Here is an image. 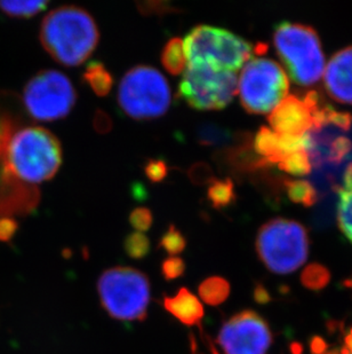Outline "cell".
Instances as JSON below:
<instances>
[{
	"label": "cell",
	"mask_w": 352,
	"mask_h": 354,
	"mask_svg": "<svg viewBox=\"0 0 352 354\" xmlns=\"http://www.w3.org/2000/svg\"><path fill=\"white\" fill-rule=\"evenodd\" d=\"M188 64H204L237 73L252 59L253 46L247 40L223 28L200 24L183 39Z\"/></svg>",
	"instance_id": "obj_4"
},
{
	"label": "cell",
	"mask_w": 352,
	"mask_h": 354,
	"mask_svg": "<svg viewBox=\"0 0 352 354\" xmlns=\"http://www.w3.org/2000/svg\"><path fill=\"white\" fill-rule=\"evenodd\" d=\"M235 189L233 181L230 179L226 180H214L211 183L207 189V198L215 209H223L229 207L235 201Z\"/></svg>",
	"instance_id": "obj_21"
},
{
	"label": "cell",
	"mask_w": 352,
	"mask_h": 354,
	"mask_svg": "<svg viewBox=\"0 0 352 354\" xmlns=\"http://www.w3.org/2000/svg\"><path fill=\"white\" fill-rule=\"evenodd\" d=\"M189 177L196 185H210L215 179L213 177L212 169L205 163H197L190 167Z\"/></svg>",
	"instance_id": "obj_32"
},
{
	"label": "cell",
	"mask_w": 352,
	"mask_h": 354,
	"mask_svg": "<svg viewBox=\"0 0 352 354\" xmlns=\"http://www.w3.org/2000/svg\"><path fill=\"white\" fill-rule=\"evenodd\" d=\"M338 219L343 234L352 242V165L344 176V186L340 188Z\"/></svg>",
	"instance_id": "obj_15"
},
{
	"label": "cell",
	"mask_w": 352,
	"mask_h": 354,
	"mask_svg": "<svg viewBox=\"0 0 352 354\" xmlns=\"http://www.w3.org/2000/svg\"><path fill=\"white\" fill-rule=\"evenodd\" d=\"M310 352L311 354H325L329 345L324 338L320 336H313L309 342Z\"/></svg>",
	"instance_id": "obj_36"
},
{
	"label": "cell",
	"mask_w": 352,
	"mask_h": 354,
	"mask_svg": "<svg viewBox=\"0 0 352 354\" xmlns=\"http://www.w3.org/2000/svg\"><path fill=\"white\" fill-rule=\"evenodd\" d=\"M40 43L57 64L77 67L97 48L100 32L94 17L78 6H61L47 14L39 32Z\"/></svg>",
	"instance_id": "obj_1"
},
{
	"label": "cell",
	"mask_w": 352,
	"mask_h": 354,
	"mask_svg": "<svg viewBox=\"0 0 352 354\" xmlns=\"http://www.w3.org/2000/svg\"><path fill=\"white\" fill-rule=\"evenodd\" d=\"M163 304L170 315L188 327L199 326L205 315L203 303L186 288H181L172 297L164 298Z\"/></svg>",
	"instance_id": "obj_14"
},
{
	"label": "cell",
	"mask_w": 352,
	"mask_h": 354,
	"mask_svg": "<svg viewBox=\"0 0 352 354\" xmlns=\"http://www.w3.org/2000/svg\"><path fill=\"white\" fill-rule=\"evenodd\" d=\"M324 82L333 100L352 104V46L333 55L325 67Z\"/></svg>",
	"instance_id": "obj_13"
},
{
	"label": "cell",
	"mask_w": 352,
	"mask_h": 354,
	"mask_svg": "<svg viewBox=\"0 0 352 354\" xmlns=\"http://www.w3.org/2000/svg\"><path fill=\"white\" fill-rule=\"evenodd\" d=\"M48 6V1H0V10L10 17L29 19Z\"/></svg>",
	"instance_id": "obj_20"
},
{
	"label": "cell",
	"mask_w": 352,
	"mask_h": 354,
	"mask_svg": "<svg viewBox=\"0 0 352 354\" xmlns=\"http://www.w3.org/2000/svg\"><path fill=\"white\" fill-rule=\"evenodd\" d=\"M327 122H332V123L336 124L338 127L348 130L350 125H351V116L349 114H346V113H336L334 111H329Z\"/></svg>",
	"instance_id": "obj_35"
},
{
	"label": "cell",
	"mask_w": 352,
	"mask_h": 354,
	"mask_svg": "<svg viewBox=\"0 0 352 354\" xmlns=\"http://www.w3.org/2000/svg\"><path fill=\"white\" fill-rule=\"evenodd\" d=\"M327 354H340L339 351H336V350H334V351L329 352V353Z\"/></svg>",
	"instance_id": "obj_42"
},
{
	"label": "cell",
	"mask_w": 352,
	"mask_h": 354,
	"mask_svg": "<svg viewBox=\"0 0 352 354\" xmlns=\"http://www.w3.org/2000/svg\"><path fill=\"white\" fill-rule=\"evenodd\" d=\"M83 80L99 97H106L113 88V77L100 61H93L84 71Z\"/></svg>",
	"instance_id": "obj_16"
},
{
	"label": "cell",
	"mask_w": 352,
	"mask_h": 354,
	"mask_svg": "<svg viewBox=\"0 0 352 354\" xmlns=\"http://www.w3.org/2000/svg\"><path fill=\"white\" fill-rule=\"evenodd\" d=\"M101 303L110 317L119 321H143L150 303V282L132 268H109L97 281Z\"/></svg>",
	"instance_id": "obj_7"
},
{
	"label": "cell",
	"mask_w": 352,
	"mask_h": 354,
	"mask_svg": "<svg viewBox=\"0 0 352 354\" xmlns=\"http://www.w3.org/2000/svg\"><path fill=\"white\" fill-rule=\"evenodd\" d=\"M350 336H351V337H352V328H351V330H350Z\"/></svg>",
	"instance_id": "obj_43"
},
{
	"label": "cell",
	"mask_w": 352,
	"mask_h": 354,
	"mask_svg": "<svg viewBox=\"0 0 352 354\" xmlns=\"http://www.w3.org/2000/svg\"><path fill=\"white\" fill-rule=\"evenodd\" d=\"M269 123L280 136H303L313 127V116L304 101L287 95L270 113Z\"/></svg>",
	"instance_id": "obj_12"
},
{
	"label": "cell",
	"mask_w": 352,
	"mask_h": 354,
	"mask_svg": "<svg viewBox=\"0 0 352 354\" xmlns=\"http://www.w3.org/2000/svg\"><path fill=\"white\" fill-rule=\"evenodd\" d=\"M124 249L130 258L142 259L149 254V239L143 233L134 232L132 234L127 235L126 239L124 241Z\"/></svg>",
	"instance_id": "obj_26"
},
{
	"label": "cell",
	"mask_w": 352,
	"mask_h": 354,
	"mask_svg": "<svg viewBox=\"0 0 352 354\" xmlns=\"http://www.w3.org/2000/svg\"><path fill=\"white\" fill-rule=\"evenodd\" d=\"M223 354H266L273 343L269 326L254 311H243L223 324L217 337Z\"/></svg>",
	"instance_id": "obj_11"
},
{
	"label": "cell",
	"mask_w": 352,
	"mask_h": 354,
	"mask_svg": "<svg viewBox=\"0 0 352 354\" xmlns=\"http://www.w3.org/2000/svg\"><path fill=\"white\" fill-rule=\"evenodd\" d=\"M186 57L183 39L174 37L167 41L162 50V64L167 73L174 76L183 74L186 68Z\"/></svg>",
	"instance_id": "obj_17"
},
{
	"label": "cell",
	"mask_w": 352,
	"mask_h": 354,
	"mask_svg": "<svg viewBox=\"0 0 352 354\" xmlns=\"http://www.w3.org/2000/svg\"><path fill=\"white\" fill-rule=\"evenodd\" d=\"M351 144L346 138H339L332 145V160H341L349 153Z\"/></svg>",
	"instance_id": "obj_34"
},
{
	"label": "cell",
	"mask_w": 352,
	"mask_h": 354,
	"mask_svg": "<svg viewBox=\"0 0 352 354\" xmlns=\"http://www.w3.org/2000/svg\"><path fill=\"white\" fill-rule=\"evenodd\" d=\"M117 100L121 111L133 120L159 118L170 107V84L156 68L135 66L120 82Z\"/></svg>",
	"instance_id": "obj_5"
},
{
	"label": "cell",
	"mask_w": 352,
	"mask_h": 354,
	"mask_svg": "<svg viewBox=\"0 0 352 354\" xmlns=\"http://www.w3.org/2000/svg\"><path fill=\"white\" fill-rule=\"evenodd\" d=\"M277 53L289 77L301 86L316 84L325 71V57L318 35L304 24L282 22L273 35Z\"/></svg>",
	"instance_id": "obj_3"
},
{
	"label": "cell",
	"mask_w": 352,
	"mask_h": 354,
	"mask_svg": "<svg viewBox=\"0 0 352 354\" xmlns=\"http://www.w3.org/2000/svg\"><path fill=\"white\" fill-rule=\"evenodd\" d=\"M186 237L183 236L182 233L174 225H170L160 239L159 248L164 249L170 256L181 254L186 249Z\"/></svg>",
	"instance_id": "obj_27"
},
{
	"label": "cell",
	"mask_w": 352,
	"mask_h": 354,
	"mask_svg": "<svg viewBox=\"0 0 352 354\" xmlns=\"http://www.w3.org/2000/svg\"><path fill=\"white\" fill-rule=\"evenodd\" d=\"M153 217L148 207H137L130 214V224L139 233L146 232L153 225Z\"/></svg>",
	"instance_id": "obj_29"
},
{
	"label": "cell",
	"mask_w": 352,
	"mask_h": 354,
	"mask_svg": "<svg viewBox=\"0 0 352 354\" xmlns=\"http://www.w3.org/2000/svg\"><path fill=\"white\" fill-rule=\"evenodd\" d=\"M254 299L256 303L259 304H269L270 301H273V298L270 296L269 291L266 290V288L263 287L262 284H257L255 289H254Z\"/></svg>",
	"instance_id": "obj_37"
},
{
	"label": "cell",
	"mask_w": 352,
	"mask_h": 354,
	"mask_svg": "<svg viewBox=\"0 0 352 354\" xmlns=\"http://www.w3.org/2000/svg\"><path fill=\"white\" fill-rule=\"evenodd\" d=\"M94 130L101 134H106L113 129V120L106 111H97L94 114L93 118Z\"/></svg>",
	"instance_id": "obj_33"
},
{
	"label": "cell",
	"mask_w": 352,
	"mask_h": 354,
	"mask_svg": "<svg viewBox=\"0 0 352 354\" xmlns=\"http://www.w3.org/2000/svg\"><path fill=\"white\" fill-rule=\"evenodd\" d=\"M231 139V133L226 129L213 123L200 124L196 130V140L202 146H221Z\"/></svg>",
	"instance_id": "obj_22"
},
{
	"label": "cell",
	"mask_w": 352,
	"mask_h": 354,
	"mask_svg": "<svg viewBox=\"0 0 352 354\" xmlns=\"http://www.w3.org/2000/svg\"><path fill=\"white\" fill-rule=\"evenodd\" d=\"M340 327L339 322H336V321H329L327 322V329H329V333H334V331Z\"/></svg>",
	"instance_id": "obj_39"
},
{
	"label": "cell",
	"mask_w": 352,
	"mask_h": 354,
	"mask_svg": "<svg viewBox=\"0 0 352 354\" xmlns=\"http://www.w3.org/2000/svg\"><path fill=\"white\" fill-rule=\"evenodd\" d=\"M76 101V88L71 80L53 69L39 71L24 87V106L37 120L53 122L67 118Z\"/></svg>",
	"instance_id": "obj_10"
},
{
	"label": "cell",
	"mask_w": 352,
	"mask_h": 354,
	"mask_svg": "<svg viewBox=\"0 0 352 354\" xmlns=\"http://www.w3.org/2000/svg\"><path fill=\"white\" fill-rule=\"evenodd\" d=\"M186 271V264L182 258L170 256L162 264V274L166 280L172 281L182 277Z\"/></svg>",
	"instance_id": "obj_30"
},
{
	"label": "cell",
	"mask_w": 352,
	"mask_h": 354,
	"mask_svg": "<svg viewBox=\"0 0 352 354\" xmlns=\"http://www.w3.org/2000/svg\"><path fill=\"white\" fill-rule=\"evenodd\" d=\"M256 251L269 271L289 274L308 259L309 237L297 221L277 218L260 228Z\"/></svg>",
	"instance_id": "obj_6"
},
{
	"label": "cell",
	"mask_w": 352,
	"mask_h": 354,
	"mask_svg": "<svg viewBox=\"0 0 352 354\" xmlns=\"http://www.w3.org/2000/svg\"><path fill=\"white\" fill-rule=\"evenodd\" d=\"M198 294L204 303L217 306L226 301L230 295V283L221 277H211L203 281L198 288Z\"/></svg>",
	"instance_id": "obj_18"
},
{
	"label": "cell",
	"mask_w": 352,
	"mask_h": 354,
	"mask_svg": "<svg viewBox=\"0 0 352 354\" xmlns=\"http://www.w3.org/2000/svg\"><path fill=\"white\" fill-rule=\"evenodd\" d=\"M236 73L204 64H188L179 84V95L197 111H219L237 93Z\"/></svg>",
	"instance_id": "obj_9"
},
{
	"label": "cell",
	"mask_w": 352,
	"mask_h": 354,
	"mask_svg": "<svg viewBox=\"0 0 352 354\" xmlns=\"http://www.w3.org/2000/svg\"><path fill=\"white\" fill-rule=\"evenodd\" d=\"M289 90L285 71L271 59H251L242 68L237 91L249 114H270L289 95Z\"/></svg>",
	"instance_id": "obj_8"
},
{
	"label": "cell",
	"mask_w": 352,
	"mask_h": 354,
	"mask_svg": "<svg viewBox=\"0 0 352 354\" xmlns=\"http://www.w3.org/2000/svg\"><path fill=\"white\" fill-rule=\"evenodd\" d=\"M289 351L292 354H303V345L299 342H292L289 345Z\"/></svg>",
	"instance_id": "obj_38"
},
{
	"label": "cell",
	"mask_w": 352,
	"mask_h": 354,
	"mask_svg": "<svg viewBox=\"0 0 352 354\" xmlns=\"http://www.w3.org/2000/svg\"><path fill=\"white\" fill-rule=\"evenodd\" d=\"M137 10L142 15H165L175 13L179 10L170 1H139L137 3Z\"/></svg>",
	"instance_id": "obj_28"
},
{
	"label": "cell",
	"mask_w": 352,
	"mask_h": 354,
	"mask_svg": "<svg viewBox=\"0 0 352 354\" xmlns=\"http://www.w3.org/2000/svg\"><path fill=\"white\" fill-rule=\"evenodd\" d=\"M278 164L282 171L293 176H306L311 170V163L306 151H296L287 155Z\"/></svg>",
	"instance_id": "obj_25"
},
{
	"label": "cell",
	"mask_w": 352,
	"mask_h": 354,
	"mask_svg": "<svg viewBox=\"0 0 352 354\" xmlns=\"http://www.w3.org/2000/svg\"><path fill=\"white\" fill-rule=\"evenodd\" d=\"M62 164V146L50 131L24 127L12 136L6 148V169L27 184L50 180Z\"/></svg>",
	"instance_id": "obj_2"
},
{
	"label": "cell",
	"mask_w": 352,
	"mask_h": 354,
	"mask_svg": "<svg viewBox=\"0 0 352 354\" xmlns=\"http://www.w3.org/2000/svg\"><path fill=\"white\" fill-rule=\"evenodd\" d=\"M346 348H348V350H350L352 354V337L350 336V335L346 337Z\"/></svg>",
	"instance_id": "obj_40"
},
{
	"label": "cell",
	"mask_w": 352,
	"mask_h": 354,
	"mask_svg": "<svg viewBox=\"0 0 352 354\" xmlns=\"http://www.w3.org/2000/svg\"><path fill=\"white\" fill-rule=\"evenodd\" d=\"M254 147L257 154L271 163H280L282 160L280 151V137L268 127H262L256 134Z\"/></svg>",
	"instance_id": "obj_19"
},
{
	"label": "cell",
	"mask_w": 352,
	"mask_h": 354,
	"mask_svg": "<svg viewBox=\"0 0 352 354\" xmlns=\"http://www.w3.org/2000/svg\"><path fill=\"white\" fill-rule=\"evenodd\" d=\"M344 286L348 288H352V279H348V280L344 281Z\"/></svg>",
	"instance_id": "obj_41"
},
{
	"label": "cell",
	"mask_w": 352,
	"mask_h": 354,
	"mask_svg": "<svg viewBox=\"0 0 352 354\" xmlns=\"http://www.w3.org/2000/svg\"><path fill=\"white\" fill-rule=\"evenodd\" d=\"M329 281H331V273L329 270L317 263L306 266L301 275V282L310 290H322L327 287Z\"/></svg>",
	"instance_id": "obj_23"
},
{
	"label": "cell",
	"mask_w": 352,
	"mask_h": 354,
	"mask_svg": "<svg viewBox=\"0 0 352 354\" xmlns=\"http://www.w3.org/2000/svg\"><path fill=\"white\" fill-rule=\"evenodd\" d=\"M144 174L150 181L160 183L166 178L168 167L163 160H149L144 167Z\"/></svg>",
	"instance_id": "obj_31"
},
{
	"label": "cell",
	"mask_w": 352,
	"mask_h": 354,
	"mask_svg": "<svg viewBox=\"0 0 352 354\" xmlns=\"http://www.w3.org/2000/svg\"><path fill=\"white\" fill-rule=\"evenodd\" d=\"M287 195L294 203L303 204L304 207H311L317 200V193L313 185L308 181H289L286 185Z\"/></svg>",
	"instance_id": "obj_24"
}]
</instances>
